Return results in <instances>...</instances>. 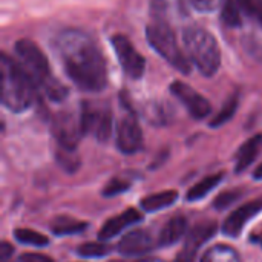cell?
<instances>
[{"mask_svg": "<svg viewBox=\"0 0 262 262\" xmlns=\"http://www.w3.org/2000/svg\"><path fill=\"white\" fill-rule=\"evenodd\" d=\"M55 49L66 75L78 89L100 92L106 88V58L89 34L75 28L63 29L55 38Z\"/></svg>", "mask_w": 262, "mask_h": 262, "instance_id": "6da1fadb", "label": "cell"}, {"mask_svg": "<svg viewBox=\"0 0 262 262\" xmlns=\"http://www.w3.org/2000/svg\"><path fill=\"white\" fill-rule=\"evenodd\" d=\"M2 103L12 112H23L35 97V81L14 58L2 55Z\"/></svg>", "mask_w": 262, "mask_h": 262, "instance_id": "7a4b0ae2", "label": "cell"}, {"mask_svg": "<svg viewBox=\"0 0 262 262\" xmlns=\"http://www.w3.org/2000/svg\"><path fill=\"white\" fill-rule=\"evenodd\" d=\"M183 41L189 60L198 68V71L212 77L221 66V51L216 38L204 28L189 25L183 31Z\"/></svg>", "mask_w": 262, "mask_h": 262, "instance_id": "3957f363", "label": "cell"}, {"mask_svg": "<svg viewBox=\"0 0 262 262\" xmlns=\"http://www.w3.org/2000/svg\"><path fill=\"white\" fill-rule=\"evenodd\" d=\"M146 40L164 60H167L173 68L181 71L183 74L190 72V60L180 49L178 41L175 38L173 29L164 23L152 21L146 28Z\"/></svg>", "mask_w": 262, "mask_h": 262, "instance_id": "277c9868", "label": "cell"}, {"mask_svg": "<svg viewBox=\"0 0 262 262\" xmlns=\"http://www.w3.org/2000/svg\"><path fill=\"white\" fill-rule=\"evenodd\" d=\"M15 54L20 58V64L28 71V74L34 78L37 86H41L48 78L52 77L49 61L45 52L35 45L32 40L21 38L15 43Z\"/></svg>", "mask_w": 262, "mask_h": 262, "instance_id": "5b68a950", "label": "cell"}, {"mask_svg": "<svg viewBox=\"0 0 262 262\" xmlns=\"http://www.w3.org/2000/svg\"><path fill=\"white\" fill-rule=\"evenodd\" d=\"M83 134L94 135L100 143H106L112 134V112L107 107H98L83 103L80 114Z\"/></svg>", "mask_w": 262, "mask_h": 262, "instance_id": "8992f818", "label": "cell"}, {"mask_svg": "<svg viewBox=\"0 0 262 262\" xmlns=\"http://www.w3.org/2000/svg\"><path fill=\"white\" fill-rule=\"evenodd\" d=\"M112 46L115 51V55L124 71V74L130 78H141L146 71V60L144 57L135 49L132 41L123 35L117 34L112 37Z\"/></svg>", "mask_w": 262, "mask_h": 262, "instance_id": "52a82bcc", "label": "cell"}, {"mask_svg": "<svg viewBox=\"0 0 262 262\" xmlns=\"http://www.w3.org/2000/svg\"><path fill=\"white\" fill-rule=\"evenodd\" d=\"M52 134L61 149L75 150L83 134L80 117L75 118L69 112H61L52 120Z\"/></svg>", "mask_w": 262, "mask_h": 262, "instance_id": "ba28073f", "label": "cell"}, {"mask_svg": "<svg viewBox=\"0 0 262 262\" xmlns=\"http://www.w3.org/2000/svg\"><path fill=\"white\" fill-rule=\"evenodd\" d=\"M216 230H218V224L212 220H206V221L198 223L186 235L184 247L178 253L177 262H195L200 249L216 233Z\"/></svg>", "mask_w": 262, "mask_h": 262, "instance_id": "9c48e42d", "label": "cell"}, {"mask_svg": "<svg viewBox=\"0 0 262 262\" xmlns=\"http://www.w3.org/2000/svg\"><path fill=\"white\" fill-rule=\"evenodd\" d=\"M117 147L126 155L137 154L143 147V130L137 117L129 112L118 121L117 126Z\"/></svg>", "mask_w": 262, "mask_h": 262, "instance_id": "30bf717a", "label": "cell"}, {"mask_svg": "<svg viewBox=\"0 0 262 262\" xmlns=\"http://www.w3.org/2000/svg\"><path fill=\"white\" fill-rule=\"evenodd\" d=\"M170 92L187 107L189 114L196 120L206 118L212 111L210 103L200 92L183 81H173L170 84Z\"/></svg>", "mask_w": 262, "mask_h": 262, "instance_id": "8fae6325", "label": "cell"}, {"mask_svg": "<svg viewBox=\"0 0 262 262\" xmlns=\"http://www.w3.org/2000/svg\"><path fill=\"white\" fill-rule=\"evenodd\" d=\"M150 14L154 21L164 23L167 26L181 25L189 18V11L184 0H152Z\"/></svg>", "mask_w": 262, "mask_h": 262, "instance_id": "7c38bea8", "label": "cell"}, {"mask_svg": "<svg viewBox=\"0 0 262 262\" xmlns=\"http://www.w3.org/2000/svg\"><path fill=\"white\" fill-rule=\"evenodd\" d=\"M261 212L262 196L261 198H258V200H253V201L244 204V206H241L239 209H236V210L226 220V223H224V226H223V232H224L226 235L232 236V238H236V236L243 232L244 226H246L252 218H255L258 213H261Z\"/></svg>", "mask_w": 262, "mask_h": 262, "instance_id": "4fadbf2b", "label": "cell"}, {"mask_svg": "<svg viewBox=\"0 0 262 262\" xmlns=\"http://www.w3.org/2000/svg\"><path fill=\"white\" fill-rule=\"evenodd\" d=\"M155 243L149 232L143 229L126 233L118 243V252L124 256H140L154 249Z\"/></svg>", "mask_w": 262, "mask_h": 262, "instance_id": "5bb4252c", "label": "cell"}, {"mask_svg": "<svg viewBox=\"0 0 262 262\" xmlns=\"http://www.w3.org/2000/svg\"><path fill=\"white\" fill-rule=\"evenodd\" d=\"M140 221H143V215H141L138 210H135V209H127V210H124L123 213H120V215H117V216L107 220V221L103 224L101 230L98 232V239H100V241L112 239V238H115L117 235H120L126 227L134 226V224H137V223H140Z\"/></svg>", "mask_w": 262, "mask_h": 262, "instance_id": "9a60e30c", "label": "cell"}, {"mask_svg": "<svg viewBox=\"0 0 262 262\" xmlns=\"http://www.w3.org/2000/svg\"><path fill=\"white\" fill-rule=\"evenodd\" d=\"M187 232V220L184 216H173L167 221L158 236V246L169 247L177 244Z\"/></svg>", "mask_w": 262, "mask_h": 262, "instance_id": "2e32d148", "label": "cell"}, {"mask_svg": "<svg viewBox=\"0 0 262 262\" xmlns=\"http://www.w3.org/2000/svg\"><path fill=\"white\" fill-rule=\"evenodd\" d=\"M261 144L262 134H258V135L252 137L249 141H246V143L239 147V150H238V154H236V157H235V161H236V172L246 170V169L255 161V158L258 157V152H259V149H261Z\"/></svg>", "mask_w": 262, "mask_h": 262, "instance_id": "e0dca14e", "label": "cell"}, {"mask_svg": "<svg viewBox=\"0 0 262 262\" xmlns=\"http://www.w3.org/2000/svg\"><path fill=\"white\" fill-rule=\"evenodd\" d=\"M178 200V192L177 190H164L160 193H154L149 195L146 198L141 200V209L147 213L157 212V210H163L172 204H175V201Z\"/></svg>", "mask_w": 262, "mask_h": 262, "instance_id": "ac0fdd59", "label": "cell"}, {"mask_svg": "<svg viewBox=\"0 0 262 262\" xmlns=\"http://www.w3.org/2000/svg\"><path fill=\"white\" fill-rule=\"evenodd\" d=\"M224 180V173L220 172V173H215V175H209L206 178H203L200 183H196L195 186H192V189H189L187 195H186V200L189 203H195V201H200L203 200L204 196H207L221 181Z\"/></svg>", "mask_w": 262, "mask_h": 262, "instance_id": "d6986e66", "label": "cell"}, {"mask_svg": "<svg viewBox=\"0 0 262 262\" xmlns=\"http://www.w3.org/2000/svg\"><path fill=\"white\" fill-rule=\"evenodd\" d=\"M200 262H243L239 253L226 244H220V246H213L210 247L201 258Z\"/></svg>", "mask_w": 262, "mask_h": 262, "instance_id": "ffe728a7", "label": "cell"}, {"mask_svg": "<svg viewBox=\"0 0 262 262\" xmlns=\"http://www.w3.org/2000/svg\"><path fill=\"white\" fill-rule=\"evenodd\" d=\"M86 227H88L86 223L78 221V220L71 218V216H57L51 223V230L55 235H61V236L63 235H75V233H80Z\"/></svg>", "mask_w": 262, "mask_h": 262, "instance_id": "44dd1931", "label": "cell"}, {"mask_svg": "<svg viewBox=\"0 0 262 262\" xmlns=\"http://www.w3.org/2000/svg\"><path fill=\"white\" fill-rule=\"evenodd\" d=\"M241 12L243 11L238 5V0H226L221 8V18L229 28H239L243 25Z\"/></svg>", "mask_w": 262, "mask_h": 262, "instance_id": "7402d4cb", "label": "cell"}, {"mask_svg": "<svg viewBox=\"0 0 262 262\" xmlns=\"http://www.w3.org/2000/svg\"><path fill=\"white\" fill-rule=\"evenodd\" d=\"M14 238L26 246H32V247H45L49 244V238H46L45 235L31 230V229H15L14 230Z\"/></svg>", "mask_w": 262, "mask_h": 262, "instance_id": "603a6c76", "label": "cell"}, {"mask_svg": "<svg viewBox=\"0 0 262 262\" xmlns=\"http://www.w3.org/2000/svg\"><path fill=\"white\" fill-rule=\"evenodd\" d=\"M238 95H232L223 106V109L213 117V120L210 121V126L212 127H220L223 124H226L229 120L233 118V115L236 114V109H238Z\"/></svg>", "mask_w": 262, "mask_h": 262, "instance_id": "cb8c5ba5", "label": "cell"}, {"mask_svg": "<svg viewBox=\"0 0 262 262\" xmlns=\"http://www.w3.org/2000/svg\"><path fill=\"white\" fill-rule=\"evenodd\" d=\"M40 88L43 89L46 97L52 101H63L68 97V88L64 84H61L55 77L48 78Z\"/></svg>", "mask_w": 262, "mask_h": 262, "instance_id": "d4e9b609", "label": "cell"}, {"mask_svg": "<svg viewBox=\"0 0 262 262\" xmlns=\"http://www.w3.org/2000/svg\"><path fill=\"white\" fill-rule=\"evenodd\" d=\"M111 247L103 243H86L77 249V253L83 258H101L111 253Z\"/></svg>", "mask_w": 262, "mask_h": 262, "instance_id": "484cf974", "label": "cell"}, {"mask_svg": "<svg viewBox=\"0 0 262 262\" xmlns=\"http://www.w3.org/2000/svg\"><path fill=\"white\" fill-rule=\"evenodd\" d=\"M241 11L262 28V0H238Z\"/></svg>", "mask_w": 262, "mask_h": 262, "instance_id": "4316f807", "label": "cell"}, {"mask_svg": "<svg viewBox=\"0 0 262 262\" xmlns=\"http://www.w3.org/2000/svg\"><path fill=\"white\" fill-rule=\"evenodd\" d=\"M57 160L63 169L68 172H75L80 166V158L77 157L75 150H68V149H58L57 152Z\"/></svg>", "mask_w": 262, "mask_h": 262, "instance_id": "83f0119b", "label": "cell"}, {"mask_svg": "<svg viewBox=\"0 0 262 262\" xmlns=\"http://www.w3.org/2000/svg\"><path fill=\"white\" fill-rule=\"evenodd\" d=\"M243 46L244 49L247 51L249 55H252L255 60L262 61V40L258 38L256 35L253 34H247L244 38H243Z\"/></svg>", "mask_w": 262, "mask_h": 262, "instance_id": "f1b7e54d", "label": "cell"}, {"mask_svg": "<svg viewBox=\"0 0 262 262\" xmlns=\"http://www.w3.org/2000/svg\"><path fill=\"white\" fill-rule=\"evenodd\" d=\"M129 187H130V183H129V181H126V180H123V178H114V180H111V181L104 186L103 195H104V196H115V195H118V193L126 192Z\"/></svg>", "mask_w": 262, "mask_h": 262, "instance_id": "f546056e", "label": "cell"}, {"mask_svg": "<svg viewBox=\"0 0 262 262\" xmlns=\"http://www.w3.org/2000/svg\"><path fill=\"white\" fill-rule=\"evenodd\" d=\"M241 196H243V192H241V190L223 192L220 196H216V200H215V207H216L218 210H224V209H227L229 206H232L235 201H238Z\"/></svg>", "mask_w": 262, "mask_h": 262, "instance_id": "4dcf8cb0", "label": "cell"}, {"mask_svg": "<svg viewBox=\"0 0 262 262\" xmlns=\"http://www.w3.org/2000/svg\"><path fill=\"white\" fill-rule=\"evenodd\" d=\"M189 2L200 12H215L223 8L226 0H189Z\"/></svg>", "mask_w": 262, "mask_h": 262, "instance_id": "1f68e13d", "label": "cell"}, {"mask_svg": "<svg viewBox=\"0 0 262 262\" xmlns=\"http://www.w3.org/2000/svg\"><path fill=\"white\" fill-rule=\"evenodd\" d=\"M18 262H54L49 256L41 253H25L18 258Z\"/></svg>", "mask_w": 262, "mask_h": 262, "instance_id": "d6a6232c", "label": "cell"}, {"mask_svg": "<svg viewBox=\"0 0 262 262\" xmlns=\"http://www.w3.org/2000/svg\"><path fill=\"white\" fill-rule=\"evenodd\" d=\"M14 255V249L9 243L3 241L2 246H0V261L2 262H9V259L12 258Z\"/></svg>", "mask_w": 262, "mask_h": 262, "instance_id": "836d02e7", "label": "cell"}, {"mask_svg": "<svg viewBox=\"0 0 262 262\" xmlns=\"http://www.w3.org/2000/svg\"><path fill=\"white\" fill-rule=\"evenodd\" d=\"M253 178H255V180H262V164H259V166L256 167V170H255V173H253Z\"/></svg>", "mask_w": 262, "mask_h": 262, "instance_id": "e575fe53", "label": "cell"}, {"mask_svg": "<svg viewBox=\"0 0 262 262\" xmlns=\"http://www.w3.org/2000/svg\"><path fill=\"white\" fill-rule=\"evenodd\" d=\"M140 262H163V261H158V259H149V261H140Z\"/></svg>", "mask_w": 262, "mask_h": 262, "instance_id": "d590c367", "label": "cell"}, {"mask_svg": "<svg viewBox=\"0 0 262 262\" xmlns=\"http://www.w3.org/2000/svg\"><path fill=\"white\" fill-rule=\"evenodd\" d=\"M111 262H124V261H111Z\"/></svg>", "mask_w": 262, "mask_h": 262, "instance_id": "8d00e7d4", "label": "cell"}]
</instances>
